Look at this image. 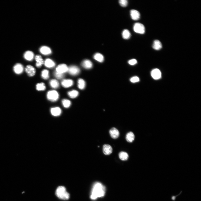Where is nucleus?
<instances>
[{"mask_svg":"<svg viewBox=\"0 0 201 201\" xmlns=\"http://www.w3.org/2000/svg\"><path fill=\"white\" fill-rule=\"evenodd\" d=\"M105 186L99 182H96L94 184L90 195V198L95 200L98 198L103 197L105 194Z\"/></svg>","mask_w":201,"mask_h":201,"instance_id":"nucleus-1","label":"nucleus"},{"mask_svg":"<svg viewBox=\"0 0 201 201\" xmlns=\"http://www.w3.org/2000/svg\"><path fill=\"white\" fill-rule=\"evenodd\" d=\"M56 195L60 199L64 200H68L70 197V194L66 191L65 188L63 186L58 187L56 191Z\"/></svg>","mask_w":201,"mask_h":201,"instance_id":"nucleus-2","label":"nucleus"},{"mask_svg":"<svg viewBox=\"0 0 201 201\" xmlns=\"http://www.w3.org/2000/svg\"><path fill=\"white\" fill-rule=\"evenodd\" d=\"M59 97V94L56 91H50L47 93V98L48 100L51 101L55 102L57 101Z\"/></svg>","mask_w":201,"mask_h":201,"instance_id":"nucleus-3","label":"nucleus"},{"mask_svg":"<svg viewBox=\"0 0 201 201\" xmlns=\"http://www.w3.org/2000/svg\"><path fill=\"white\" fill-rule=\"evenodd\" d=\"M133 30L136 33L144 34L145 32V28L143 25L140 23H136L133 26Z\"/></svg>","mask_w":201,"mask_h":201,"instance_id":"nucleus-4","label":"nucleus"},{"mask_svg":"<svg viewBox=\"0 0 201 201\" xmlns=\"http://www.w3.org/2000/svg\"><path fill=\"white\" fill-rule=\"evenodd\" d=\"M69 73L73 76H76L78 75L80 73V69L76 66H71L68 68Z\"/></svg>","mask_w":201,"mask_h":201,"instance_id":"nucleus-5","label":"nucleus"},{"mask_svg":"<svg viewBox=\"0 0 201 201\" xmlns=\"http://www.w3.org/2000/svg\"><path fill=\"white\" fill-rule=\"evenodd\" d=\"M68 67L66 64H61L56 68V72L58 73L64 74L66 72H68Z\"/></svg>","mask_w":201,"mask_h":201,"instance_id":"nucleus-6","label":"nucleus"},{"mask_svg":"<svg viewBox=\"0 0 201 201\" xmlns=\"http://www.w3.org/2000/svg\"><path fill=\"white\" fill-rule=\"evenodd\" d=\"M25 71L29 77H33L35 75L36 70L33 66L30 65L27 66L25 69Z\"/></svg>","mask_w":201,"mask_h":201,"instance_id":"nucleus-7","label":"nucleus"},{"mask_svg":"<svg viewBox=\"0 0 201 201\" xmlns=\"http://www.w3.org/2000/svg\"><path fill=\"white\" fill-rule=\"evenodd\" d=\"M13 70L15 74H20L23 72L24 67L22 64L18 63L16 64L13 66Z\"/></svg>","mask_w":201,"mask_h":201,"instance_id":"nucleus-8","label":"nucleus"},{"mask_svg":"<svg viewBox=\"0 0 201 201\" xmlns=\"http://www.w3.org/2000/svg\"><path fill=\"white\" fill-rule=\"evenodd\" d=\"M152 77L155 80H158L161 77L162 74L159 69H156L152 70L151 72Z\"/></svg>","mask_w":201,"mask_h":201,"instance_id":"nucleus-9","label":"nucleus"},{"mask_svg":"<svg viewBox=\"0 0 201 201\" xmlns=\"http://www.w3.org/2000/svg\"><path fill=\"white\" fill-rule=\"evenodd\" d=\"M109 133L111 138L114 139L118 138L120 135L119 131L115 127L112 128L110 130Z\"/></svg>","mask_w":201,"mask_h":201,"instance_id":"nucleus-10","label":"nucleus"},{"mask_svg":"<svg viewBox=\"0 0 201 201\" xmlns=\"http://www.w3.org/2000/svg\"><path fill=\"white\" fill-rule=\"evenodd\" d=\"M103 150L104 154L105 155H108L111 154L113 151L111 146L108 144L104 145L103 146Z\"/></svg>","mask_w":201,"mask_h":201,"instance_id":"nucleus-11","label":"nucleus"},{"mask_svg":"<svg viewBox=\"0 0 201 201\" xmlns=\"http://www.w3.org/2000/svg\"><path fill=\"white\" fill-rule=\"evenodd\" d=\"M130 15L131 18L133 20H138L140 18V13L136 10H131L130 12Z\"/></svg>","mask_w":201,"mask_h":201,"instance_id":"nucleus-12","label":"nucleus"},{"mask_svg":"<svg viewBox=\"0 0 201 201\" xmlns=\"http://www.w3.org/2000/svg\"><path fill=\"white\" fill-rule=\"evenodd\" d=\"M34 53L31 51H28L26 52L24 54V57L25 59L29 61L33 60L34 58Z\"/></svg>","mask_w":201,"mask_h":201,"instance_id":"nucleus-13","label":"nucleus"},{"mask_svg":"<svg viewBox=\"0 0 201 201\" xmlns=\"http://www.w3.org/2000/svg\"><path fill=\"white\" fill-rule=\"evenodd\" d=\"M74 82L71 79H64L61 82V84L62 86L66 88L72 86Z\"/></svg>","mask_w":201,"mask_h":201,"instance_id":"nucleus-14","label":"nucleus"},{"mask_svg":"<svg viewBox=\"0 0 201 201\" xmlns=\"http://www.w3.org/2000/svg\"><path fill=\"white\" fill-rule=\"evenodd\" d=\"M35 60L36 63V66L37 68H41L43 64L44 63V61L41 56L39 55H36L35 56Z\"/></svg>","mask_w":201,"mask_h":201,"instance_id":"nucleus-15","label":"nucleus"},{"mask_svg":"<svg viewBox=\"0 0 201 201\" xmlns=\"http://www.w3.org/2000/svg\"><path fill=\"white\" fill-rule=\"evenodd\" d=\"M81 65L84 68L86 69L92 68L93 64L92 61L88 60H85L82 61Z\"/></svg>","mask_w":201,"mask_h":201,"instance_id":"nucleus-16","label":"nucleus"},{"mask_svg":"<svg viewBox=\"0 0 201 201\" xmlns=\"http://www.w3.org/2000/svg\"><path fill=\"white\" fill-rule=\"evenodd\" d=\"M40 51L42 54L44 55H49L52 53L50 48L47 46H42L40 49Z\"/></svg>","mask_w":201,"mask_h":201,"instance_id":"nucleus-17","label":"nucleus"},{"mask_svg":"<svg viewBox=\"0 0 201 201\" xmlns=\"http://www.w3.org/2000/svg\"><path fill=\"white\" fill-rule=\"evenodd\" d=\"M51 112L53 116H60L61 113V111L60 108L58 107H55L51 109Z\"/></svg>","mask_w":201,"mask_h":201,"instance_id":"nucleus-18","label":"nucleus"},{"mask_svg":"<svg viewBox=\"0 0 201 201\" xmlns=\"http://www.w3.org/2000/svg\"><path fill=\"white\" fill-rule=\"evenodd\" d=\"M44 64L46 66L49 68H53L55 65V63L52 60L49 58L45 60Z\"/></svg>","mask_w":201,"mask_h":201,"instance_id":"nucleus-19","label":"nucleus"},{"mask_svg":"<svg viewBox=\"0 0 201 201\" xmlns=\"http://www.w3.org/2000/svg\"><path fill=\"white\" fill-rule=\"evenodd\" d=\"M135 135L132 132H128L126 136V139L128 143H131L135 140Z\"/></svg>","mask_w":201,"mask_h":201,"instance_id":"nucleus-20","label":"nucleus"},{"mask_svg":"<svg viewBox=\"0 0 201 201\" xmlns=\"http://www.w3.org/2000/svg\"><path fill=\"white\" fill-rule=\"evenodd\" d=\"M93 58L98 62L101 63L103 62L104 60L103 56L99 53H95L93 56Z\"/></svg>","mask_w":201,"mask_h":201,"instance_id":"nucleus-21","label":"nucleus"},{"mask_svg":"<svg viewBox=\"0 0 201 201\" xmlns=\"http://www.w3.org/2000/svg\"><path fill=\"white\" fill-rule=\"evenodd\" d=\"M152 48L155 50H159L162 49V44L159 40H155L153 44Z\"/></svg>","mask_w":201,"mask_h":201,"instance_id":"nucleus-22","label":"nucleus"},{"mask_svg":"<svg viewBox=\"0 0 201 201\" xmlns=\"http://www.w3.org/2000/svg\"><path fill=\"white\" fill-rule=\"evenodd\" d=\"M128 157L127 153L125 152H121L119 154V159L122 161L127 160L128 159Z\"/></svg>","mask_w":201,"mask_h":201,"instance_id":"nucleus-23","label":"nucleus"},{"mask_svg":"<svg viewBox=\"0 0 201 201\" xmlns=\"http://www.w3.org/2000/svg\"><path fill=\"white\" fill-rule=\"evenodd\" d=\"M51 86L54 89H57L59 86V84L58 81L55 79H52L50 82Z\"/></svg>","mask_w":201,"mask_h":201,"instance_id":"nucleus-24","label":"nucleus"},{"mask_svg":"<svg viewBox=\"0 0 201 201\" xmlns=\"http://www.w3.org/2000/svg\"><path fill=\"white\" fill-rule=\"evenodd\" d=\"M85 82L84 80L82 79H79L78 81V86L80 90H83L85 86Z\"/></svg>","mask_w":201,"mask_h":201,"instance_id":"nucleus-25","label":"nucleus"},{"mask_svg":"<svg viewBox=\"0 0 201 201\" xmlns=\"http://www.w3.org/2000/svg\"><path fill=\"white\" fill-rule=\"evenodd\" d=\"M79 92L76 90H73L70 91L68 93V95L69 97L72 98H75L78 96Z\"/></svg>","mask_w":201,"mask_h":201,"instance_id":"nucleus-26","label":"nucleus"},{"mask_svg":"<svg viewBox=\"0 0 201 201\" xmlns=\"http://www.w3.org/2000/svg\"><path fill=\"white\" fill-rule=\"evenodd\" d=\"M122 36L123 38L125 39H129L131 36V34L127 29H125L122 32Z\"/></svg>","mask_w":201,"mask_h":201,"instance_id":"nucleus-27","label":"nucleus"},{"mask_svg":"<svg viewBox=\"0 0 201 201\" xmlns=\"http://www.w3.org/2000/svg\"><path fill=\"white\" fill-rule=\"evenodd\" d=\"M41 76L42 79L47 80L49 77V71L46 69H44L41 72Z\"/></svg>","mask_w":201,"mask_h":201,"instance_id":"nucleus-28","label":"nucleus"},{"mask_svg":"<svg viewBox=\"0 0 201 201\" xmlns=\"http://www.w3.org/2000/svg\"><path fill=\"white\" fill-rule=\"evenodd\" d=\"M46 87L43 83H40L37 84L36 85V89L38 91H44L45 90Z\"/></svg>","mask_w":201,"mask_h":201,"instance_id":"nucleus-29","label":"nucleus"},{"mask_svg":"<svg viewBox=\"0 0 201 201\" xmlns=\"http://www.w3.org/2000/svg\"><path fill=\"white\" fill-rule=\"evenodd\" d=\"M63 105L65 108H68L70 106L71 104L70 101L67 99H63L62 101Z\"/></svg>","mask_w":201,"mask_h":201,"instance_id":"nucleus-30","label":"nucleus"},{"mask_svg":"<svg viewBox=\"0 0 201 201\" xmlns=\"http://www.w3.org/2000/svg\"><path fill=\"white\" fill-rule=\"evenodd\" d=\"M54 75L56 78L58 79H62L64 77V74L58 73L56 71L54 72Z\"/></svg>","mask_w":201,"mask_h":201,"instance_id":"nucleus-31","label":"nucleus"},{"mask_svg":"<svg viewBox=\"0 0 201 201\" xmlns=\"http://www.w3.org/2000/svg\"><path fill=\"white\" fill-rule=\"evenodd\" d=\"M119 2L121 6L122 7H126L128 5V1L127 0H120Z\"/></svg>","mask_w":201,"mask_h":201,"instance_id":"nucleus-32","label":"nucleus"},{"mask_svg":"<svg viewBox=\"0 0 201 201\" xmlns=\"http://www.w3.org/2000/svg\"><path fill=\"white\" fill-rule=\"evenodd\" d=\"M130 80L131 82L134 83L139 82L140 80H139V78L138 77L135 76L131 78L130 79Z\"/></svg>","mask_w":201,"mask_h":201,"instance_id":"nucleus-33","label":"nucleus"},{"mask_svg":"<svg viewBox=\"0 0 201 201\" xmlns=\"http://www.w3.org/2000/svg\"><path fill=\"white\" fill-rule=\"evenodd\" d=\"M137 63V61L135 59H132L128 61V63L131 65H134Z\"/></svg>","mask_w":201,"mask_h":201,"instance_id":"nucleus-34","label":"nucleus"},{"mask_svg":"<svg viewBox=\"0 0 201 201\" xmlns=\"http://www.w3.org/2000/svg\"><path fill=\"white\" fill-rule=\"evenodd\" d=\"M182 191H181L179 194L176 195H172V196H171V200L173 201H175L177 197L180 195L182 193Z\"/></svg>","mask_w":201,"mask_h":201,"instance_id":"nucleus-35","label":"nucleus"},{"mask_svg":"<svg viewBox=\"0 0 201 201\" xmlns=\"http://www.w3.org/2000/svg\"><path fill=\"white\" fill-rule=\"evenodd\" d=\"M98 147H99V146H98Z\"/></svg>","mask_w":201,"mask_h":201,"instance_id":"nucleus-36","label":"nucleus"}]
</instances>
